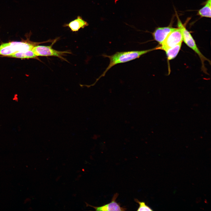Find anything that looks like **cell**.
I'll return each mask as SVG.
<instances>
[{
	"instance_id": "6da1fadb",
	"label": "cell",
	"mask_w": 211,
	"mask_h": 211,
	"mask_svg": "<svg viewBox=\"0 0 211 211\" xmlns=\"http://www.w3.org/2000/svg\"><path fill=\"white\" fill-rule=\"evenodd\" d=\"M156 49H157V47L145 50L117 52L110 55H103L102 56L109 59V64L102 74L96 79L94 84H95L101 78L104 76L106 72L114 66L139 58L141 56Z\"/></svg>"
},
{
	"instance_id": "7a4b0ae2",
	"label": "cell",
	"mask_w": 211,
	"mask_h": 211,
	"mask_svg": "<svg viewBox=\"0 0 211 211\" xmlns=\"http://www.w3.org/2000/svg\"><path fill=\"white\" fill-rule=\"evenodd\" d=\"M51 42L50 40L41 42H33L28 40L3 43L0 46V55L10 57L17 52L32 50L35 46L40 44Z\"/></svg>"
},
{
	"instance_id": "3957f363",
	"label": "cell",
	"mask_w": 211,
	"mask_h": 211,
	"mask_svg": "<svg viewBox=\"0 0 211 211\" xmlns=\"http://www.w3.org/2000/svg\"><path fill=\"white\" fill-rule=\"evenodd\" d=\"M57 40L52 42L49 46L37 45L35 46L32 50L34 54L37 56H54L67 62L64 56L66 54H72L69 51H58L52 48V46Z\"/></svg>"
},
{
	"instance_id": "277c9868",
	"label": "cell",
	"mask_w": 211,
	"mask_h": 211,
	"mask_svg": "<svg viewBox=\"0 0 211 211\" xmlns=\"http://www.w3.org/2000/svg\"><path fill=\"white\" fill-rule=\"evenodd\" d=\"M177 18L178 27L180 29L182 33L183 41L188 46L198 55L201 61L202 67L203 66L204 67V62L206 60L208 61V59L206 58L199 50L191 34L182 24L178 16H177Z\"/></svg>"
},
{
	"instance_id": "5b68a950",
	"label": "cell",
	"mask_w": 211,
	"mask_h": 211,
	"mask_svg": "<svg viewBox=\"0 0 211 211\" xmlns=\"http://www.w3.org/2000/svg\"><path fill=\"white\" fill-rule=\"evenodd\" d=\"M183 41L182 34L180 29L176 28L169 34L161 44V46L157 48L165 51L179 43H182Z\"/></svg>"
},
{
	"instance_id": "8992f818",
	"label": "cell",
	"mask_w": 211,
	"mask_h": 211,
	"mask_svg": "<svg viewBox=\"0 0 211 211\" xmlns=\"http://www.w3.org/2000/svg\"><path fill=\"white\" fill-rule=\"evenodd\" d=\"M118 195L116 193L113 196L111 202L107 204L99 207H96L89 205L85 202L87 206L93 208L96 211H125L126 209L123 207H121L120 204L117 202L116 200Z\"/></svg>"
},
{
	"instance_id": "52a82bcc",
	"label": "cell",
	"mask_w": 211,
	"mask_h": 211,
	"mask_svg": "<svg viewBox=\"0 0 211 211\" xmlns=\"http://www.w3.org/2000/svg\"><path fill=\"white\" fill-rule=\"evenodd\" d=\"M175 29L169 26L159 27L152 33V36L154 40L161 45L169 34Z\"/></svg>"
},
{
	"instance_id": "ba28073f",
	"label": "cell",
	"mask_w": 211,
	"mask_h": 211,
	"mask_svg": "<svg viewBox=\"0 0 211 211\" xmlns=\"http://www.w3.org/2000/svg\"><path fill=\"white\" fill-rule=\"evenodd\" d=\"M89 25L88 23L83 19L80 16H78L77 18L68 23L63 25L64 27H67L73 32L78 31L80 28H84Z\"/></svg>"
},
{
	"instance_id": "9c48e42d",
	"label": "cell",
	"mask_w": 211,
	"mask_h": 211,
	"mask_svg": "<svg viewBox=\"0 0 211 211\" xmlns=\"http://www.w3.org/2000/svg\"><path fill=\"white\" fill-rule=\"evenodd\" d=\"M211 0H207L204 6L199 10L198 15L201 17L210 18Z\"/></svg>"
},
{
	"instance_id": "30bf717a",
	"label": "cell",
	"mask_w": 211,
	"mask_h": 211,
	"mask_svg": "<svg viewBox=\"0 0 211 211\" xmlns=\"http://www.w3.org/2000/svg\"><path fill=\"white\" fill-rule=\"evenodd\" d=\"M38 57L34 54L32 50L18 52L10 56V57L21 59L35 58L38 59Z\"/></svg>"
},
{
	"instance_id": "8fae6325",
	"label": "cell",
	"mask_w": 211,
	"mask_h": 211,
	"mask_svg": "<svg viewBox=\"0 0 211 211\" xmlns=\"http://www.w3.org/2000/svg\"><path fill=\"white\" fill-rule=\"evenodd\" d=\"M181 45L182 43H179L165 51L169 60L173 59L176 56L180 50Z\"/></svg>"
},
{
	"instance_id": "7c38bea8",
	"label": "cell",
	"mask_w": 211,
	"mask_h": 211,
	"mask_svg": "<svg viewBox=\"0 0 211 211\" xmlns=\"http://www.w3.org/2000/svg\"><path fill=\"white\" fill-rule=\"evenodd\" d=\"M135 201L139 204V206L137 211H152L153 210L148 206L146 205L145 203L144 202H141L139 201L138 199H135Z\"/></svg>"
}]
</instances>
